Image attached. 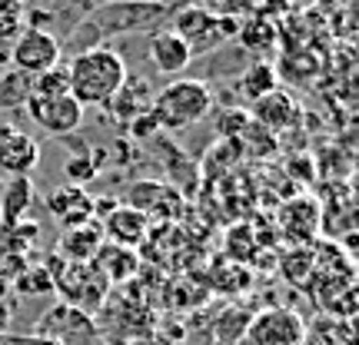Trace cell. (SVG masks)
Here are the masks:
<instances>
[{
    "instance_id": "obj_1",
    "label": "cell",
    "mask_w": 359,
    "mask_h": 345,
    "mask_svg": "<svg viewBox=\"0 0 359 345\" xmlns=\"http://www.w3.org/2000/svg\"><path fill=\"white\" fill-rule=\"evenodd\" d=\"M127 80V60L114 47H87L80 50L67 66V87L70 97L87 110V106H110L116 90Z\"/></svg>"
},
{
    "instance_id": "obj_2",
    "label": "cell",
    "mask_w": 359,
    "mask_h": 345,
    "mask_svg": "<svg viewBox=\"0 0 359 345\" xmlns=\"http://www.w3.org/2000/svg\"><path fill=\"white\" fill-rule=\"evenodd\" d=\"M213 106V90L203 80H170L150 103L156 127L167 133H180V129L196 127Z\"/></svg>"
},
{
    "instance_id": "obj_3",
    "label": "cell",
    "mask_w": 359,
    "mask_h": 345,
    "mask_svg": "<svg viewBox=\"0 0 359 345\" xmlns=\"http://www.w3.org/2000/svg\"><path fill=\"white\" fill-rule=\"evenodd\" d=\"M47 272L53 276V293L64 295L77 312H97L110 293V282L93 262H64L60 256H53Z\"/></svg>"
},
{
    "instance_id": "obj_4",
    "label": "cell",
    "mask_w": 359,
    "mask_h": 345,
    "mask_svg": "<svg viewBox=\"0 0 359 345\" xmlns=\"http://www.w3.org/2000/svg\"><path fill=\"white\" fill-rule=\"evenodd\" d=\"M236 30H240L236 20L217 17V13H210V10H200V7H183L173 17V34L190 47L193 57H203V53L217 50L226 37H236Z\"/></svg>"
},
{
    "instance_id": "obj_5",
    "label": "cell",
    "mask_w": 359,
    "mask_h": 345,
    "mask_svg": "<svg viewBox=\"0 0 359 345\" xmlns=\"http://www.w3.org/2000/svg\"><path fill=\"white\" fill-rule=\"evenodd\" d=\"M276 230L290 246H313L323 232V206L313 196H293L276 213Z\"/></svg>"
},
{
    "instance_id": "obj_6",
    "label": "cell",
    "mask_w": 359,
    "mask_h": 345,
    "mask_svg": "<svg viewBox=\"0 0 359 345\" xmlns=\"http://www.w3.org/2000/svg\"><path fill=\"white\" fill-rule=\"evenodd\" d=\"M306 322L290 309H266L246 325V345H303Z\"/></svg>"
},
{
    "instance_id": "obj_7",
    "label": "cell",
    "mask_w": 359,
    "mask_h": 345,
    "mask_svg": "<svg viewBox=\"0 0 359 345\" xmlns=\"http://www.w3.org/2000/svg\"><path fill=\"white\" fill-rule=\"evenodd\" d=\"M13 66L27 73V77H40V73H47L53 66L60 64V40L47 34V30H24L17 43H13V53H11Z\"/></svg>"
},
{
    "instance_id": "obj_8",
    "label": "cell",
    "mask_w": 359,
    "mask_h": 345,
    "mask_svg": "<svg viewBox=\"0 0 359 345\" xmlns=\"http://www.w3.org/2000/svg\"><path fill=\"white\" fill-rule=\"evenodd\" d=\"M167 7L163 3H147V0H120L107 3L93 13V24H100V34H123V30H147L154 20H163Z\"/></svg>"
},
{
    "instance_id": "obj_9",
    "label": "cell",
    "mask_w": 359,
    "mask_h": 345,
    "mask_svg": "<svg viewBox=\"0 0 359 345\" xmlns=\"http://www.w3.org/2000/svg\"><path fill=\"white\" fill-rule=\"evenodd\" d=\"M24 106H27V113H30V120H34L43 133H50V136H70V133H77L80 123H83V106H80L70 93H67V97H50V100L30 97Z\"/></svg>"
},
{
    "instance_id": "obj_10",
    "label": "cell",
    "mask_w": 359,
    "mask_h": 345,
    "mask_svg": "<svg viewBox=\"0 0 359 345\" xmlns=\"http://www.w3.org/2000/svg\"><path fill=\"white\" fill-rule=\"evenodd\" d=\"M40 163L37 140L20 127H0V169L17 176H30Z\"/></svg>"
},
{
    "instance_id": "obj_11",
    "label": "cell",
    "mask_w": 359,
    "mask_h": 345,
    "mask_svg": "<svg viewBox=\"0 0 359 345\" xmlns=\"http://www.w3.org/2000/svg\"><path fill=\"white\" fill-rule=\"evenodd\" d=\"M100 230L107 243L123 246V249H137L150 236V219L127 203L110 206V213H103V219H100Z\"/></svg>"
},
{
    "instance_id": "obj_12",
    "label": "cell",
    "mask_w": 359,
    "mask_h": 345,
    "mask_svg": "<svg viewBox=\"0 0 359 345\" xmlns=\"http://www.w3.org/2000/svg\"><path fill=\"white\" fill-rule=\"evenodd\" d=\"M250 120L276 136V133H283V129H290L299 123V106H296V100L286 90L276 87L273 93L259 97L257 103H250Z\"/></svg>"
},
{
    "instance_id": "obj_13",
    "label": "cell",
    "mask_w": 359,
    "mask_h": 345,
    "mask_svg": "<svg viewBox=\"0 0 359 345\" xmlns=\"http://www.w3.org/2000/svg\"><path fill=\"white\" fill-rule=\"evenodd\" d=\"M127 206L140 209L147 219H173L177 209L183 206V196H180L173 186L167 183H156V179H147V183H133V190L127 192Z\"/></svg>"
},
{
    "instance_id": "obj_14",
    "label": "cell",
    "mask_w": 359,
    "mask_h": 345,
    "mask_svg": "<svg viewBox=\"0 0 359 345\" xmlns=\"http://www.w3.org/2000/svg\"><path fill=\"white\" fill-rule=\"evenodd\" d=\"M107 243L100 230V219H90L80 226H67L60 232V246H57V256L64 262H93V256L100 253V246Z\"/></svg>"
},
{
    "instance_id": "obj_15",
    "label": "cell",
    "mask_w": 359,
    "mask_h": 345,
    "mask_svg": "<svg viewBox=\"0 0 359 345\" xmlns=\"http://www.w3.org/2000/svg\"><path fill=\"white\" fill-rule=\"evenodd\" d=\"M47 209L53 213V219H60L64 226H80V223H90L93 219V196H90L83 186L70 183V186H60L57 192L47 196Z\"/></svg>"
},
{
    "instance_id": "obj_16",
    "label": "cell",
    "mask_w": 359,
    "mask_h": 345,
    "mask_svg": "<svg viewBox=\"0 0 359 345\" xmlns=\"http://www.w3.org/2000/svg\"><path fill=\"white\" fill-rule=\"evenodd\" d=\"M150 60H154V66L160 73L177 77V73H183L193 64V53L173 30H160V34L150 37Z\"/></svg>"
},
{
    "instance_id": "obj_17",
    "label": "cell",
    "mask_w": 359,
    "mask_h": 345,
    "mask_svg": "<svg viewBox=\"0 0 359 345\" xmlns=\"http://www.w3.org/2000/svg\"><path fill=\"white\" fill-rule=\"evenodd\" d=\"M93 266L103 272V279L116 286V282H127L140 272V256L137 249H123V246H114V243H103L100 253L93 256Z\"/></svg>"
},
{
    "instance_id": "obj_18",
    "label": "cell",
    "mask_w": 359,
    "mask_h": 345,
    "mask_svg": "<svg viewBox=\"0 0 359 345\" xmlns=\"http://www.w3.org/2000/svg\"><path fill=\"white\" fill-rule=\"evenodd\" d=\"M150 103H154L150 87H147L140 77H130L127 73L123 87L116 90V97L110 100V110H114V116L120 120V123H133L137 116L150 113Z\"/></svg>"
},
{
    "instance_id": "obj_19",
    "label": "cell",
    "mask_w": 359,
    "mask_h": 345,
    "mask_svg": "<svg viewBox=\"0 0 359 345\" xmlns=\"http://www.w3.org/2000/svg\"><path fill=\"white\" fill-rule=\"evenodd\" d=\"M313 272H316V243L313 246H293L283 256V276L290 286L309 289L313 286Z\"/></svg>"
},
{
    "instance_id": "obj_20",
    "label": "cell",
    "mask_w": 359,
    "mask_h": 345,
    "mask_svg": "<svg viewBox=\"0 0 359 345\" xmlns=\"http://www.w3.org/2000/svg\"><path fill=\"white\" fill-rule=\"evenodd\" d=\"M276 80H280V73H276L273 64H266V60H263V64H253L243 77H240V93H243L246 103H257L259 97H266V93L276 90Z\"/></svg>"
},
{
    "instance_id": "obj_21",
    "label": "cell",
    "mask_w": 359,
    "mask_h": 345,
    "mask_svg": "<svg viewBox=\"0 0 359 345\" xmlns=\"http://www.w3.org/2000/svg\"><path fill=\"white\" fill-rule=\"evenodd\" d=\"M30 196H34V190H30V176H17L4 190V199H0V213H4V219L7 223H20V216H24L27 209H30Z\"/></svg>"
},
{
    "instance_id": "obj_22",
    "label": "cell",
    "mask_w": 359,
    "mask_h": 345,
    "mask_svg": "<svg viewBox=\"0 0 359 345\" xmlns=\"http://www.w3.org/2000/svg\"><path fill=\"white\" fill-rule=\"evenodd\" d=\"M236 40L243 43V47H253L257 53L266 57L273 47H276V27H269L266 20H257V24H246L236 30Z\"/></svg>"
},
{
    "instance_id": "obj_23",
    "label": "cell",
    "mask_w": 359,
    "mask_h": 345,
    "mask_svg": "<svg viewBox=\"0 0 359 345\" xmlns=\"http://www.w3.org/2000/svg\"><path fill=\"white\" fill-rule=\"evenodd\" d=\"M67 93H70V87H67V70H60V66H53L47 73L34 77V83H30V97H37V100L67 97Z\"/></svg>"
},
{
    "instance_id": "obj_24",
    "label": "cell",
    "mask_w": 359,
    "mask_h": 345,
    "mask_svg": "<svg viewBox=\"0 0 359 345\" xmlns=\"http://www.w3.org/2000/svg\"><path fill=\"white\" fill-rule=\"evenodd\" d=\"M17 289L24 295H40V293H53V276L47 272V266L40 269H24L17 276Z\"/></svg>"
},
{
    "instance_id": "obj_25",
    "label": "cell",
    "mask_w": 359,
    "mask_h": 345,
    "mask_svg": "<svg viewBox=\"0 0 359 345\" xmlns=\"http://www.w3.org/2000/svg\"><path fill=\"white\" fill-rule=\"evenodd\" d=\"M24 0H0V40H11L20 30Z\"/></svg>"
},
{
    "instance_id": "obj_26",
    "label": "cell",
    "mask_w": 359,
    "mask_h": 345,
    "mask_svg": "<svg viewBox=\"0 0 359 345\" xmlns=\"http://www.w3.org/2000/svg\"><path fill=\"white\" fill-rule=\"evenodd\" d=\"M130 129H133V136H150V133H154V129H160V127H156L154 113H143V116H137V120L130 123Z\"/></svg>"
},
{
    "instance_id": "obj_27",
    "label": "cell",
    "mask_w": 359,
    "mask_h": 345,
    "mask_svg": "<svg viewBox=\"0 0 359 345\" xmlns=\"http://www.w3.org/2000/svg\"><path fill=\"white\" fill-rule=\"evenodd\" d=\"M7 293H11V282H7V279H4V276H0V299H4V295H7Z\"/></svg>"
}]
</instances>
